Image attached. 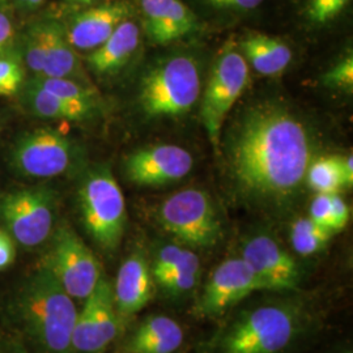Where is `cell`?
<instances>
[{
	"instance_id": "4dcf8cb0",
	"label": "cell",
	"mask_w": 353,
	"mask_h": 353,
	"mask_svg": "<svg viewBox=\"0 0 353 353\" xmlns=\"http://www.w3.org/2000/svg\"><path fill=\"white\" fill-rule=\"evenodd\" d=\"M331 196L332 194H316L310 204V219L318 225L331 230ZM332 232V230H331Z\"/></svg>"
},
{
	"instance_id": "cb8c5ba5",
	"label": "cell",
	"mask_w": 353,
	"mask_h": 353,
	"mask_svg": "<svg viewBox=\"0 0 353 353\" xmlns=\"http://www.w3.org/2000/svg\"><path fill=\"white\" fill-rule=\"evenodd\" d=\"M332 232L318 225L310 217L300 219L293 223L290 229V242L293 249L300 255L307 256L321 252L327 243Z\"/></svg>"
},
{
	"instance_id": "60d3db41",
	"label": "cell",
	"mask_w": 353,
	"mask_h": 353,
	"mask_svg": "<svg viewBox=\"0 0 353 353\" xmlns=\"http://www.w3.org/2000/svg\"><path fill=\"white\" fill-rule=\"evenodd\" d=\"M72 1H77V0H72Z\"/></svg>"
},
{
	"instance_id": "83f0119b",
	"label": "cell",
	"mask_w": 353,
	"mask_h": 353,
	"mask_svg": "<svg viewBox=\"0 0 353 353\" xmlns=\"http://www.w3.org/2000/svg\"><path fill=\"white\" fill-rule=\"evenodd\" d=\"M351 0H310L307 6V16L316 24H325L348 6Z\"/></svg>"
},
{
	"instance_id": "d590c367",
	"label": "cell",
	"mask_w": 353,
	"mask_h": 353,
	"mask_svg": "<svg viewBox=\"0 0 353 353\" xmlns=\"http://www.w3.org/2000/svg\"><path fill=\"white\" fill-rule=\"evenodd\" d=\"M341 170H343V179L344 186H352L353 183V156L350 154L341 159Z\"/></svg>"
},
{
	"instance_id": "f35d334b",
	"label": "cell",
	"mask_w": 353,
	"mask_h": 353,
	"mask_svg": "<svg viewBox=\"0 0 353 353\" xmlns=\"http://www.w3.org/2000/svg\"><path fill=\"white\" fill-rule=\"evenodd\" d=\"M14 1H16L19 6H26V1H28V0H14Z\"/></svg>"
},
{
	"instance_id": "2e32d148",
	"label": "cell",
	"mask_w": 353,
	"mask_h": 353,
	"mask_svg": "<svg viewBox=\"0 0 353 353\" xmlns=\"http://www.w3.org/2000/svg\"><path fill=\"white\" fill-rule=\"evenodd\" d=\"M130 7L125 1H110L79 13L65 32L75 50H94L128 19Z\"/></svg>"
},
{
	"instance_id": "d6986e66",
	"label": "cell",
	"mask_w": 353,
	"mask_h": 353,
	"mask_svg": "<svg viewBox=\"0 0 353 353\" xmlns=\"http://www.w3.org/2000/svg\"><path fill=\"white\" fill-rule=\"evenodd\" d=\"M241 49L246 62L261 75H279L292 61V51L287 43L262 33L246 36L241 42Z\"/></svg>"
},
{
	"instance_id": "9a60e30c",
	"label": "cell",
	"mask_w": 353,
	"mask_h": 353,
	"mask_svg": "<svg viewBox=\"0 0 353 353\" xmlns=\"http://www.w3.org/2000/svg\"><path fill=\"white\" fill-rule=\"evenodd\" d=\"M147 37L164 45L186 37L198 29L195 13L182 0H139Z\"/></svg>"
},
{
	"instance_id": "5b68a950",
	"label": "cell",
	"mask_w": 353,
	"mask_h": 353,
	"mask_svg": "<svg viewBox=\"0 0 353 353\" xmlns=\"http://www.w3.org/2000/svg\"><path fill=\"white\" fill-rule=\"evenodd\" d=\"M297 331V318L288 306H262L240 318L221 341L223 353H279Z\"/></svg>"
},
{
	"instance_id": "8992f818",
	"label": "cell",
	"mask_w": 353,
	"mask_h": 353,
	"mask_svg": "<svg viewBox=\"0 0 353 353\" xmlns=\"http://www.w3.org/2000/svg\"><path fill=\"white\" fill-rule=\"evenodd\" d=\"M160 223L176 240L195 248H212L221 237V223L207 192L176 191L160 208Z\"/></svg>"
},
{
	"instance_id": "9c48e42d",
	"label": "cell",
	"mask_w": 353,
	"mask_h": 353,
	"mask_svg": "<svg viewBox=\"0 0 353 353\" xmlns=\"http://www.w3.org/2000/svg\"><path fill=\"white\" fill-rule=\"evenodd\" d=\"M0 217L14 242L38 246L49 239L54 225L52 192L42 188L8 192L0 201Z\"/></svg>"
},
{
	"instance_id": "4fadbf2b",
	"label": "cell",
	"mask_w": 353,
	"mask_h": 353,
	"mask_svg": "<svg viewBox=\"0 0 353 353\" xmlns=\"http://www.w3.org/2000/svg\"><path fill=\"white\" fill-rule=\"evenodd\" d=\"M241 258L250 267L265 290H299L300 267L274 239L265 234L252 237L245 243Z\"/></svg>"
},
{
	"instance_id": "1f68e13d",
	"label": "cell",
	"mask_w": 353,
	"mask_h": 353,
	"mask_svg": "<svg viewBox=\"0 0 353 353\" xmlns=\"http://www.w3.org/2000/svg\"><path fill=\"white\" fill-rule=\"evenodd\" d=\"M331 204V230L338 232L347 227L350 221V207L338 192L332 194Z\"/></svg>"
},
{
	"instance_id": "4316f807",
	"label": "cell",
	"mask_w": 353,
	"mask_h": 353,
	"mask_svg": "<svg viewBox=\"0 0 353 353\" xmlns=\"http://www.w3.org/2000/svg\"><path fill=\"white\" fill-rule=\"evenodd\" d=\"M45 54H46V43H45L43 26L39 24L29 32L26 43V65L36 75V77L42 76L43 72Z\"/></svg>"
},
{
	"instance_id": "ffe728a7",
	"label": "cell",
	"mask_w": 353,
	"mask_h": 353,
	"mask_svg": "<svg viewBox=\"0 0 353 353\" xmlns=\"http://www.w3.org/2000/svg\"><path fill=\"white\" fill-rule=\"evenodd\" d=\"M45 33L46 54L43 72L39 77L74 79L81 71V64L75 49L65 37L63 29L57 24H42ZM76 80V79H74Z\"/></svg>"
},
{
	"instance_id": "e0dca14e",
	"label": "cell",
	"mask_w": 353,
	"mask_h": 353,
	"mask_svg": "<svg viewBox=\"0 0 353 353\" xmlns=\"http://www.w3.org/2000/svg\"><path fill=\"white\" fill-rule=\"evenodd\" d=\"M118 314L128 316L139 313L151 301L153 276L145 258L137 252L119 267L113 287Z\"/></svg>"
},
{
	"instance_id": "ba28073f",
	"label": "cell",
	"mask_w": 353,
	"mask_h": 353,
	"mask_svg": "<svg viewBox=\"0 0 353 353\" xmlns=\"http://www.w3.org/2000/svg\"><path fill=\"white\" fill-rule=\"evenodd\" d=\"M248 80L249 63L239 51H227L217 59L201 109L203 126L214 148L219 145L227 115L246 88Z\"/></svg>"
},
{
	"instance_id": "7402d4cb",
	"label": "cell",
	"mask_w": 353,
	"mask_h": 353,
	"mask_svg": "<svg viewBox=\"0 0 353 353\" xmlns=\"http://www.w3.org/2000/svg\"><path fill=\"white\" fill-rule=\"evenodd\" d=\"M201 262L199 256L191 250L183 249L176 265L166 274L154 279L168 293L183 294L192 290L199 279Z\"/></svg>"
},
{
	"instance_id": "7bdbcfd3",
	"label": "cell",
	"mask_w": 353,
	"mask_h": 353,
	"mask_svg": "<svg viewBox=\"0 0 353 353\" xmlns=\"http://www.w3.org/2000/svg\"><path fill=\"white\" fill-rule=\"evenodd\" d=\"M127 353H128V352H127Z\"/></svg>"
},
{
	"instance_id": "8d00e7d4",
	"label": "cell",
	"mask_w": 353,
	"mask_h": 353,
	"mask_svg": "<svg viewBox=\"0 0 353 353\" xmlns=\"http://www.w3.org/2000/svg\"><path fill=\"white\" fill-rule=\"evenodd\" d=\"M42 1H43V0H28L26 7H28V8H36Z\"/></svg>"
},
{
	"instance_id": "603a6c76",
	"label": "cell",
	"mask_w": 353,
	"mask_h": 353,
	"mask_svg": "<svg viewBox=\"0 0 353 353\" xmlns=\"http://www.w3.org/2000/svg\"><path fill=\"white\" fill-rule=\"evenodd\" d=\"M306 181L316 194H336L344 186L341 157H322L310 163Z\"/></svg>"
},
{
	"instance_id": "7c38bea8",
	"label": "cell",
	"mask_w": 353,
	"mask_h": 353,
	"mask_svg": "<svg viewBox=\"0 0 353 353\" xmlns=\"http://www.w3.org/2000/svg\"><path fill=\"white\" fill-rule=\"evenodd\" d=\"M265 290L242 258H232L216 267L196 303L202 316H217L255 292Z\"/></svg>"
},
{
	"instance_id": "f546056e",
	"label": "cell",
	"mask_w": 353,
	"mask_h": 353,
	"mask_svg": "<svg viewBox=\"0 0 353 353\" xmlns=\"http://www.w3.org/2000/svg\"><path fill=\"white\" fill-rule=\"evenodd\" d=\"M325 81L328 85L341 87V88H352L353 85V58L352 55L345 57L343 61L336 64L331 71L325 75Z\"/></svg>"
},
{
	"instance_id": "b9f144b4",
	"label": "cell",
	"mask_w": 353,
	"mask_h": 353,
	"mask_svg": "<svg viewBox=\"0 0 353 353\" xmlns=\"http://www.w3.org/2000/svg\"><path fill=\"white\" fill-rule=\"evenodd\" d=\"M348 353H351V352H348Z\"/></svg>"
},
{
	"instance_id": "d6a6232c",
	"label": "cell",
	"mask_w": 353,
	"mask_h": 353,
	"mask_svg": "<svg viewBox=\"0 0 353 353\" xmlns=\"http://www.w3.org/2000/svg\"><path fill=\"white\" fill-rule=\"evenodd\" d=\"M211 7L220 11L245 12L256 8L263 0H205Z\"/></svg>"
},
{
	"instance_id": "ac0fdd59",
	"label": "cell",
	"mask_w": 353,
	"mask_h": 353,
	"mask_svg": "<svg viewBox=\"0 0 353 353\" xmlns=\"http://www.w3.org/2000/svg\"><path fill=\"white\" fill-rule=\"evenodd\" d=\"M139 41V26L127 19L110 37L89 54V67L97 74H113L131 59L138 50Z\"/></svg>"
},
{
	"instance_id": "e575fe53",
	"label": "cell",
	"mask_w": 353,
	"mask_h": 353,
	"mask_svg": "<svg viewBox=\"0 0 353 353\" xmlns=\"http://www.w3.org/2000/svg\"><path fill=\"white\" fill-rule=\"evenodd\" d=\"M13 34L12 21L4 13L0 12V54H3V51L11 43Z\"/></svg>"
},
{
	"instance_id": "d4e9b609",
	"label": "cell",
	"mask_w": 353,
	"mask_h": 353,
	"mask_svg": "<svg viewBox=\"0 0 353 353\" xmlns=\"http://www.w3.org/2000/svg\"><path fill=\"white\" fill-rule=\"evenodd\" d=\"M33 83L64 101L87 105L90 108L96 106V90L84 84L83 81L74 79L36 77Z\"/></svg>"
},
{
	"instance_id": "5bb4252c",
	"label": "cell",
	"mask_w": 353,
	"mask_h": 353,
	"mask_svg": "<svg viewBox=\"0 0 353 353\" xmlns=\"http://www.w3.org/2000/svg\"><path fill=\"white\" fill-rule=\"evenodd\" d=\"M194 159L182 147L161 144L141 148L126 159V174L138 186H163L189 174Z\"/></svg>"
},
{
	"instance_id": "836d02e7",
	"label": "cell",
	"mask_w": 353,
	"mask_h": 353,
	"mask_svg": "<svg viewBox=\"0 0 353 353\" xmlns=\"http://www.w3.org/2000/svg\"><path fill=\"white\" fill-rule=\"evenodd\" d=\"M16 258L14 240L7 230L0 229V271L12 265Z\"/></svg>"
},
{
	"instance_id": "ab89813d",
	"label": "cell",
	"mask_w": 353,
	"mask_h": 353,
	"mask_svg": "<svg viewBox=\"0 0 353 353\" xmlns=\"http://www.w3.org/2000/svg\"><path fill=\"white\" fill-rule=\"evenodd\" d=\"M77 1H79V3H87V4H88V3H92L93 0H77Z\"/></svg>"
},
{
	"instance_id": "277c9868",
	"label": "cell",
	"mask_w": 353,
	"mask_h": 353,
	"mask_svg": "<svg viewBox=\"0 0 353 353\" xmlns=\"http://www.w3.org/2000/svg\"><path fill=\"white\" fill-rule=\"evenodd\" d=\"M79 204L90 237L103 250L117 249L126 225V202L110 170H96L83 181Z\"/></svg>"
},
{
	"instance_id": "f1b7e54d",
	"label": "cell",
	"mask_w": 353,
	"mask_h": 353,
	"mask_svg": "<svg viewBox=\"0 0 353 353\" xmlns=\"http://www.w3.org/2000/svg\"><path fill=\"white\" fill-rule=\"evenodd\" d=\"M24 80V70L17 59L0 54V83L11 93H16Z\"/></svg>"
},
{
	"instance_id": "30bf717a",
	"label": "cell",
	"mask_w": 353,
	"mask_h": 353,
	"mask_svg": "<svg viewBox=\"0 0 353 353\" xmlns=\"http://www.w3.org/2000/svg\"><path fill=\"white\" fill-rule=\"evenodd\" d=\"M119 330L118 310L114 303L113 285L101 276L96 288L77 312L72 335L74 351L99 353L115 339Z\"/></svg>"
},
{
	"instance_id": "74e56055",
	"label": "cell",
	"mask_w": 353,
	"mask_h": 353,
	"mask_svg": "<svg viewBox=\"0 0 353 353\" xmlns=\"http://www.w3.org/2000/svg\"><path fill=\"white\" fill-rule=\"evenodd\" d=\"M11 94H12V93L0 83V96H11Z\"/></svg>"
},
{
	"instance_id": "3957f363",
	"label": "cell",
	"mask_w": 353,
	"mask_h": 353,
	"mask_svg": "<svg viewBox=\"0 0 353 353\" xmlns=\"http://www.w3.org/2000/svg\"><path fill=\"white\" fill-rule=\"evenodd\" d=\"M201 96L196 62L186 55L173 57L144 77L139 102L148 117H174L188 113Z\"/></svg>"
},
{
	"instance_id": "8fae6325",
	"label": "cell",
	"mask_w": 353,
	"mask_h": 353,
	"mask_svg": "<svg viewBox=\"0 0 353 353\" xmlns=\"http://www.w3.org/2000/svg\"><path fill=\"white\" fill-rule=\"evenodd\" d=\"M72 147L63 134L41 127L17 140L12 150V164L23 176L51 178L68 169Z\"/></svg>"
},
{
	"instance_id": "44dd1931",
	"label": "cell",
	"mask_w": 353,
	"mask_h": 353,
	"mask_svg": "<svg viewBox=\"0 0 353 353\" xmlns=\"http://www.w3.org/2000/svg\"><path fill=\"white\" fill-rule=\"evenodd\" d=\"M26 100L32 112L43 118L79 121L85 118L94 108L64 101L30 81L26 87Z\"/></svg>"
},
{
	"instance_id": "7a4b0ae2",
	"label": "cell",
	"mask_w": 353,
	"mask_h": 353,
	"mask_svg": "<svg viewBox=\"0 0 353 353\" xmlns=\"http://www.w3.org/2000/svg\"><path fill=\"white\" fill-rule=\"evenodd\" d=\"M14 307L21 326L42 351H74L72 335L79 310L74 299L43 265L26 279Z\"/></svg>"
},
{
	"instance_id": "6da1fadb",
	"label": "cell",
	"mask_w": 353,
	"mask_h": 353,
	"mask_svg": "<svg viewBox=\"0 0 353 353\" xmlns=\"http://www.w3.org/2000/svg\"><path fill=\"white\" fill-rule=\"evenodd\" d=\"M234 176L243 189L263 196H284L299 189L312 163L303 123L279 108L249 114L230 151Z\"/></svg>"
},
{
	"instance_id": "52a82bcc",
	"label": "cell",
	"mask_w": 353,
	"mask_h": 353,
	"mask_svg": "<svg viewBox=\"0 0 353 353\" xmlns=\"http://www.w3.org/2000/svg\"><path fill=\"white\" fill-rule=\"evenodd\" d=\"M42 265L74 300H85L102 276L96 255L70 227L58 228Z\"/></svg>"
},
{
	"instance_id": "484cf974",
	"label": "cell",
	"mask_w": 353,
	"mask_h": 353,
	"mask_svg": "<svg viewBox=\"0 0 353 353\" xmlns=\"http://www.w3.org/2000/svg\"><path fill=\"white\" fill-rule=\"evenodd\" d=\"M183 336V330L174 319L165 316H151L145 319L135 331L130 341H140L160 338Z\"/></svg>"
}]
</instances>
